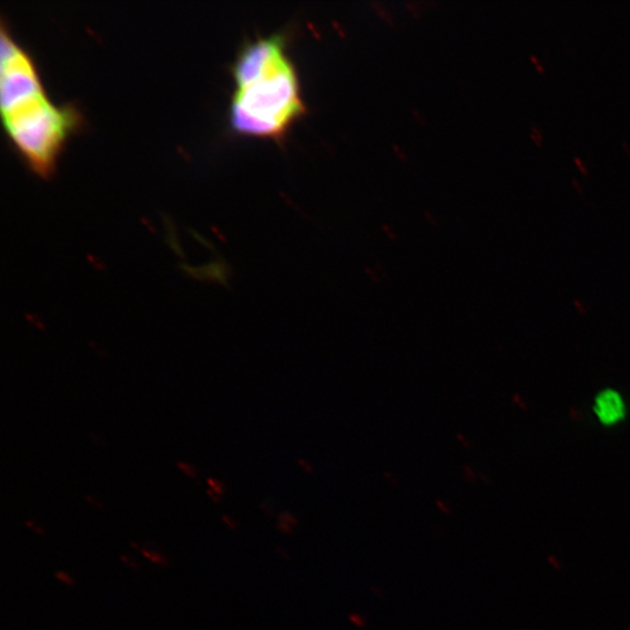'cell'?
Returning <instances> with one entry per match:
<instances>
[{"instance_id":"obj_1","label":"cell","mask_w":630,"mask_h":630,"mask_svg":"<svg viewBox=\"0 0 630 630\" xmlns=\"http://www.w3.org/2000/svg\"><path fill=\"white\" fill-rule=\"evenodd\" d=\"M0 104L4 130L22 160L39 176H50L67 141L83 124L73 103H54L38 65L2 20Z\"/></svg>"},{"instance_id":"obj_2","label":"cell","mask_w":630,"mask_h":630,"mask_svg":"<svg viewBox=\"0 0 630 630\" xmlns=\"http://www.w3.org/2000/svg\"><path fill=\"white\" fill-rule=\"evenodd\" d=\"M231 129L281 141L306 112L299 75L282 33L247 40L232 65Z\"/></svg>"},{"instance_id":"obj_3","label":"cell","mask_w":630,"mask_h":630,"mask_svg":"<svg viewBox=\"0 0 630 630\" xmlns=\"http://www.w3.org/2000/svg\"><path fill=\"white\" fill-rule=\"evenodd\" d=\"M599 415L603 420H616L619 418V414L621 411L620 402H618L616 396H611L607 394L604 398H602L599 403Z\"/></svg>"},{"instance_id":"obj_4","label":"cell","mask_w":630,"mask_h":630,"mask_svg":"<svg viewBox=\"0 0 630 630\" xmlns=\"http://www.w3.org/2000/svg\"><path fill=\"white\" fill-rule=\"evenodd\" d=\"M139 551L155 567L169 568L171 566L169 557L160 549L152 546H141Z\"/></svg>"},{"instance_id":"obj_5","label":"cell","mask_w":630,"mask_h":630,"mask_svg":"<svg viewBox=\"0 0 630 630\" xmlns=\"http://www.w3.org/2000/svg\"><path fill=\"white\" fill-rule=\"evenodd\" d=\"M529 136L536 146L541 148L545 143V133L541 128L532 125L530 128Z\"/></svg>"},{"instance_id":"obj_6","label":"cell","mask_w":630,"mask_h":630,"mask_svg":"<svg viewBox=\"0 0 630 630\" xmlns=\"http://www.w3.org/2000/svg\"><path fill=\"white\" fill-rule=\"evenodd\" d=\"M54 577L57 578V580L63 585H65V587H74L75 585V578L67 571L63 570H59L54 573Z\"/></svg>"},{"instance_id":"obj_7","label":"cell","mask_w":630,"mask_h":630,"mask_svg":"<svg viewBox=\"0 0 630 630\" xmlns=\"http://www.w3.org/2000/svg\"><path fill=\"white\" fill-rule=\"evenodd\" d=\"M120 559L123 565L131 570L138 571L141 568L140 562L129 555H121Z\"/></svg>"},{"instance_id":"obj_8","label":"cell","mask_w":630,"mask_h":630,"mask_svg":"<svg viewBox=\"0 0 630 630\" xmlns=\"http://www.w3.org/2000/svg\"><path fill=\"white\" fill-rule=\"evenodd\" d=\"M177 467L180 470H182L184 472L185 476H187L189 478L192 479H196L197 478V470L194 466H192L191 464L187 463H179Z\"/></svg>"},{"instance_id":"obj_9","label":"cell","mask_w":630,"mask_h":630,"mask_svg":"<svg viewBox=\"0 0 630 630\" xmlns=\"http://www.w3.org/2000/svg\"><path fill=\"white\" fill-rule=\"evenodd\" d=\"M207 484H209V489L215 491L216 494L223 495L224 492V486L215 478H209L207 479Z\"/></svg>"},{"instance_id":"obj_10","label":"cell","mask_w":630,"mask_h":630,"mask_svg":"<svg viewBox=\"0 0 630 630\" xmlns=\"http://www.w3.org/2000/svg\"><path fill=\"white\" fill-rule=\"evenodd\" d=\"M573 163L581 174H583V175L589 174V167H588L587 164H585V162L581 160L580 156L576 155L573 158Z\"/></svg>"},{"instance_id":"obj_11","label":"cell","mask_w":630,"mask_h":630,"mask_svg":"<svg viewBox=\"0 0 630 630\" xmlns=\"http://www.w3.org/2000/svg\"><path fill=\"white\" fill-rule=\"evenodd\" d=\"M85 500L89 505H92L93 507H95L99 510H103L104 509V505L99 501L94 495H87Z\"/></svg>"},{"instance_id":"obj_12","label":"cell","mask_w":630,"mask_h":630,"mask_svg":"<svg viewBox=\"0 0 630 630\" xmlns=\"http://www.w3.org/2000/svg\"><path fill=\"white\" fill-rule=\"evenodd\" d=\"M222 521L232 530L236 528L235 522L232 520V517H230L228 515H222Z\"/></svg>"},{"instance_id":"obj_13","label":"cell","mask_w":630,"mask_h":630,"mask_svg":"<svg viewBox=\"0 0 630 630\" xmlns=\"http://www.w3.org/2000/svg\"><path fill=\"white\" fill-rule=\"evenodd\" d=\"M207 495L209 498L214 502V504H220L222 500L221 495L216 494L215 491L207 489Z\"/></svg>"},{"instance_id":"obj_14","label":"cell","mask_w":630,"mask_h":630,"mask_svg":"<svg viewBox=\"0 0 630 630\" xmlns=\"http://www.w3.org/2000/svg\"><path fill=\"white\" fill-rule=\"evenodd\" d=\"M571 184L578 193H583V187L577 177L571 179Z\"/></svg>"},{"instance_id":"obj_15","label":"cell","mask_w":630,"mask_h":630,"mask_svg":"<svg viewBox=\"0 0 630 630\" xmlns=\"http://www.w3.org/2000/svg\"><path fill=\"white\" fill-rule=\"evenodd\" d=\"M535 69L538 73H545L546 67L543 62H539L535 65Z\"/></svg>"},{"instance_id":"obj_16","label":"cell","mask_w":630,"mask_h":630,"mask_svg":"<svg viewBox=\"0 0 630 630\" xmlns=\"http://www.w3.org/2000/svg\"><path fill=\"white\" fill-rule=\"evenodd\" d=\"M38 536H44L47 535V530H44L42 527H40L39 525L37 526V528L33 530Z\"/></svg>"},{"instance_id":"obj_17","label":"cell","mask_w":630,"mask_h":630,"mask_svg":"<svg viewBox=\"0 0 630 630\" xmlns=\"http://www.w3.org/2000/svg\"><path fill=\"white\" fill-rule=\"evenodd\" d=\"M26 526L28 528H30L31 530H34L37 528L38 524H35V521H33V520H27Z\"/></svg>"},{"instance_id":"obj_18","label":"cell","mask_w":630,"mask_h":630,"mask_svg":"<svg viewBox=\"0 0 630 630\" xmlns=\"http://www.w3.org/2000/svg\"><path fill=\"white\" fill-rule=\"evenodd\" d=\"M621 145H622V149L624 150V152L627 153V155L630 156V145L628 144V142L622 141Z\"/></svg>"},{"instance_id":"obj_19","label":"cell","mask_w":630,"mask_h":630,"mask_svg":"<svg viewBox=\"0 0 630 630\" xmlns=\"http://www.w3.org/2000/svg\"><path fill=\"white\" fill-rule=\"evenodd\" d=\"M530 60H531V62H534L535 65H536L537 63H539V62H542L541 59H539V58H538L537 55H535V54H531V55H530Z\"/></svg>"}]
</instances>
